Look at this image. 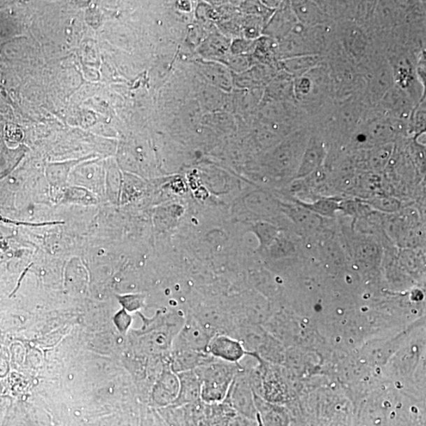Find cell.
I'll return each instance as SVG.
<instances>
[{"instance_id":"6da1fadb","label":"cell","mask_w":426,"mask_h":426,"mask_svg":"<svg viewBox=\"0 0 426 426\" xmlns=\"http://www.w3.org/2000/svg\"><path fill=\"white\" fill-rule=\"evenodd\" d=\"M201 381V397L208 403L219 402L232 384L236 367L231 362H208L195 372Z\"/></svg>"},{"instance_id":"7a4b0ae2","label":"cell","mask_w":426,"mask_h":426,"mask_svg":"<svg viewBox=\"0 0 426 426\" xmlns=\"http://www.w3.org/2000/svg\"><path fill=\"white\" fill-rule=\"evenodd\" d=\"M325 156L326 149L322 140L316 137L308 139L297 171L298 177H306L318 169Z\"/></svg>"},{"instance_id":"3957f363","label":"cell","mask_w":426,"mask_h":426,"mask_svg":"<svg viewBox=\"0 0 426 426\" xmlns=\"http://www.w3.org/2000/svg\"><path fill=\"white\" fill-rule=\"evenodd\" d=\"M211 353L227 362H236L245 355L243 346L237 341L227 336L215 337L209 344Z\"/></svg>"},{"instance_id":"277c9868","label":"cell","mask_w":426,"mask_h":426,"mask_svg":"<svg viewBox=\"0 0 426 426\" xmlns=\"http://www.w3.org/2000/svg\"><path fill=\"white\" fill-rule=\"evenodd\" d=\"M397 132V121L389 119H378L370 122L362 133L366 136L367 140L369 139L388 144Z\"/></svg>"},{"instance_id":"5b68a950","label":"cell","mask_w":426,"mask_h":426,"mask_svg":"<svg viewBox=\"0 0 426 426\" xmlns=\"http://www.w3.org/2000/svg\"><path fill=\"white\" fill-rule=\"evenodd\" d=\"M392 76L393 80L399 85V89L403 90L406 94L413 95V90L417 83V75L413 71L411 64L406 59H399L393 64Z\"/></svg>"},{"instance_id":"8992f818","label":"cell","mask_w":426,"mask_h":426,"mask_svg":"<svg viewBox=\"0 0 426 426\" xmlns=\"http://www.w3.org/2000/svg\"><path fill=\"white\" fill-rule=\"evenodd\" d=\"M294 10L296 17H299L302 26L305 27H318L327 20V15L322 10L313 2H296L294 4Z\"/></svg>"},{"instance_id":"52a82bcc","label":"cell","mask_w":426,"mask_h":426,"mask_svg":"<svg viewBox=\"0 0 426 426\" xmlns=\"http://www.w3.org/2000/svg\"><path fill=\"white\" fill-rule=\"evenodd\" d=\"M384 97L385 108L390 110L397 118H406L411 112V101L409 95L400 89L392 88L386 92Z\"/></svg>"},{"instance_id":"ba28073f","label":"cell","mask_w":426,"mask_h":426,"mask_svg":"<svg viewBox=\"0 0 426 426\" xmlns=\"http://www.w3.org/2000/svg\"><path fill=\"white\" fill-rule=\"evenodd\" d=\"M180 380V392H178V402H190L201 396V381L193 371H184L178 374Z\"/></svg>"},{"instance_id":"9c48e42d","label":"cell","mask_w":426,"mask_h":426,"mask_svg":"<svg viewBox=\"0 0 426 426\" xmlns=\"http://www.w3.org/2000/svg\"><path fill=\"white\" fill-rule=\"evenodd\" d=\"M393 76L391 68L382 66L376 71L371 79V90L376 97H383L392 89Z\"/></svg>"},{"instance_id":"30bf717a","label":"cell","mask_w":426,"mask_h":426,"mask_svg":"<svg viewBox=\"0 0 426 426\" xmlns=\"http://www.w3.org/2000/svg\"><path fill=\"white\" fill-rule=\"evenodd\" d=\"M156 391L159 397H163L164 402H171L177 399L178 392H180V380L174 374L168 370V372L164 373L162 376Z\"/></svg>"},{"instance_id":"8fae6325","label":"cell","mask_w":426,"mask_h":426,"mask_svg":"<svg viewBox=\"0 0 426 426\" xmlns=\"http://www.w3.org/2000/svg\"><path fill=\"white\" fill-rule=\"evenodd\" d=\"M392 150L391 144L383 145L369 154V164L375 170H381L388 162Z\"/></svg>"},{"instance_id":"7c38bea8","label":"cell","mask_w":426,"mask_h":426,"mask_svg":"<svg viewBox=\"0 0 426 426\" xmlns=\"http://www.w3.org/2000/svg\"><path fill=\"white\" fill-rule=\"evenodd\" d=\"M348 29V28H347ZM346 29L344 32V40L346 45L349 48V50L360 55L364 49H365L366 42L364 40L361 31L357 28H350Z\"/></svg>"},{"instance_id":"4fadbf2b","label":"cell","mask_w":426,"mask_h":426,"mask_svg":"<svg viewBox=\"0 0 426 426\" xmlns=\"http://www.w3.org/2000/svg\"><path fill=\"white\" fill-rule=\"evenodd\" d=\"M320 61V58L318 55H301V57L292 60V68L294 72L304 76L308 71L316 66Z\"/></svg>"},{"instance_id":"5bb4252c","label":"cell","mask_w":426,"mask_h":426,"mask_svg":"<svg viewBox=\"0 0 426 426\" xmlns=\"http://www.w3.org/2000/svg\"><path fill=\"white\" fill-rule=\"evenodd\" d=\"M295 86L296 94L301 99V101L308 100L315 89L312 78L306 75L299 78Z\"/></svg>"},{"instance_id":"9a60e30c","label":"cell","mask_w":426,"mask_h":426,"mask_svg":"<svg viewBox=\"0 0 426 426\" xmlns=\"http://www.w3.org/2000/svg\"><path fill=\"white\" fill-rule=\"evenodd\" d=\"M374 207L387 213L396 212L400 208L399 202L389 197H376L372 201Z\"/></svg>"},{"instance_id":"2e32d148","label":"cell","mask_w":426,"mask_h":426,"mask_svg":"<svg viewBox=\"0 0 426 426\" xmlns=\"http://www.w3.org/2000/svg\"><path fill=\"white\" fill-rule=\"evenodd\" d=\"M337 204L332 201H319L313 205H308V207L311 211L316 212L317 213L322 214L325 215H331L334 213L337 209Z\"/></svg>"},{"instance_id":"e0dca14e","label":"cell","mask_w":426,"mask_h":426,"mask_svg":"<svg viewBox=\"0 0 426 426\" xmlns=\"http://www.w3.org/2000/svg\"><path fill=\"white\" fill-rule=\"evenodd\" d=\"M0 223L14 225L16 226H27V227H42L47 225H60L64 224V222L57 221V222H48V223H42V224H33V223H27V222L22 221H17L10 220L7 218L3 217V215H0Z\"/></svg>"},{"instance_id":"ac0fdd59","label":"cell","mask_w":426,"mask_h":426,"mask_svg":"<svg viewBox=\"0 0 426 426\" xmlns=\"http://www.w3.org/2000/svg\"><path fill=\"white\" fill-rule=\"evenodd\" d=\"M121 304L125 306L128 311H135L141 306V297L137 295L125 296L120 299Z\"/></svg>"},{"instance_id":"d6986e66","label":"cell","mask_w":426,"mask_h":426,"mask_svg":"<svg viewBox=\"0 0 426 426\" xmlns=\"http://www.w3.org/2000/svg\"><path fill=\"white\" fill-rule=\"evenodd\" d=\"M413 123L416 125L417 129H425V103L420 104L416 109V113L413 115Z\"/></svg>"},{"instance_id":"ffe728a7","label":"cell","mask_w":426,"mask_h":426,"mask_svg":"<svg viewBox=\"0 0 426 426\" xmlns=\"http://www.w3.org/2000/svg\"><path fill=\"white\" fill-rule=\"evenodd\" d=\"M116 324L118 325L120 329L125 331L131 324V318L125 311H122L116 317Z\"/></svg>"}]
</instances>
